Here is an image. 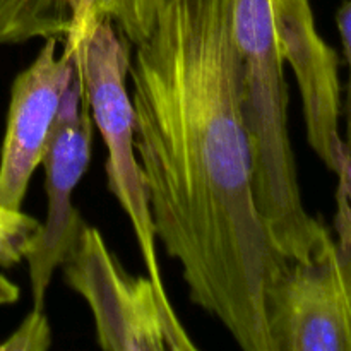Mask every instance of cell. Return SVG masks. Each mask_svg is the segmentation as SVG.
Listing matches in <instances>:
<instances>
[{
  "label": "cell",
  "instance_id": "2",
  "mask_svg": "<svg viewBox=\"0 0 351 351\" xmlns=\"http://www.w3.org/2000/svg\"><path fill=\"white\" fill-rule=\"evenodd\" d=\"M240 58V106L252 153L254 195L274 249L308 261L331 230L308 215L288 129V86L271 0H232Z\"/></svg>",
  "mask_w": 351,
  "mask_h": 351
},
{
  "label": "cell",
  "instance_id": "11",
  "mask_svg": "<svg viewBox=\"0 0 351 351\" xmlns=\"http://www.w3.org/2000/svg\"><path fill=\"white\" fill-rule=\"evenodd\" d=\"M336 177H338V189H336L335 240L343 256L351 263V151H346L343 156Z\"/></svg>",
  "mask_w": 351,
  "mask_h": 351
},
{
  "label": "cell",
  "instance_id": "14",
  "mask_svg": "<svg viewBox=\"0 0 351 351\" xmlns=\"http://www.w3.org/2000/svg\"><path fill=\"white\" fill-rule=\"evenodd\" d=\"M19 287L14 285L9 278L0 274V305L16 304L19 300Z\"/></svg>",
  "mask_w": 351,
  "mask_h": 351
},
{
  "label": "cell",
  "instance_id": "8",
  "mask_svg": "<svg viewBox=\"0 0 351 351\" xmlns=\"http://www.w3.org/2000/svg\"><path fill=\"white\" fill-rule=\"evenodd\" d=\"M278 50L300 88L307 141L319 160L338 173L346 154L339 136L343 115L339 55L315 26L311 0H271Z\"/></svg>",
  "mask_w": 351,
  "mask_h": 351
},
{
  "label": "cell",
  "instance_id": "13",
  "mask_svg": "<svg viewBox=\"0 0 351 351\" xmlns=\"http://www.w3.org/2000/svg\"><path fill=\"white\" fill-rule=\"evenodd\" d=\"M336 24L343 41V51L348 65V81L345 88V99H343V117L346 120V149L351 151V0H345L336 12Z\"/></svg>",
  "mask_w": 351,
  "mask_h": 351
},
{
  "label": "cell",
  "instance_id": "5",
  "mask_svg": "<svg viewBox=\"0 0 351 351\" xmlns=\"http://www.w3.org/2000/svg\"><path fill=\"white\" fill-rule=\"evenodd\" d=\"M273 351H351V263L331 235L266 288Z\"/></svg>",
  "mask_w": 351,
  "mask_h": 351
},
{
  "label": "cell",
  "instance_id": "9",
  "mask_svg": "<svg viewBox=\"0 0 351 351\" xmlns=\"http://www.w3.org/2000/svg\"><path fill=\"white\" fill-rule=\"evenodd\" d=\"M167 0H0V47L33 38L75 41L98 19H110L137 45L149 34Z\"/></svg>",
  "mask_w": 351,
  "mask_h": 351
},
{
  "label": "cell",
  "instance_id": "3",
  "mask_svg": "<svg viewBox=\"0 0 351 351\" xmlns=\"http://www.w3.org/2000/svg\"><path fill=\"white\" fill-rule=\"evenodd\" d=\"M69 43L75 47V64L86 101L108 149L105 165L108 189L129 216L147 278L161 302L171 305L158 263L156 230L136 154V117L127 89L132 45L110 19L95 21L77 40Z\"/></svg>",
  "mask_w": 351,
  "mask_h": 351
},
{
  "label": "cell",
  "instance_id": "1",
  "mask_svg": "<svg viewBox=\"0 0 351 351\" xmlns=\"http://www.w3.org/2000/svg\"><path fill=\"white\" fill-rule=\"evenodd\" d=\"M136 154L189 297L245 351H273L266 288L290 261L254 195L232 0H167L130 53Z\"/></svg>",
  "mask_w": 351,
  "mask_h": 351
},
{
  "label": "cell",
  "instance_id": "6",
  "mask_svg": "<svg viewBox=\"0 0 351 351\" xmlns=\"http://www.w3.org/2000/svg\"><path fill=\"white\" fill-rule=\"evenodd\" d=\"M91 144L93 117L77 71L65 93L41 160L45 167L47 219L41 223L33 249L26 257L33 308L38 311H43L45 297L55 269L60 267L62 261L86 226L81 213L72 204V192L88 170Z\"/></svg>",
  "mask_w": 351,
  "mask_h": 351
},
{
  "label": "cell",
  "instance_id": "10",
  "mask_svg": "<svg viewBox=\"0 0 351 351\" xmlns=\"http://www.w3.org/2000/svg\"><path fill=\"white\" fill-rule=\"evenodd\" d=\"M41 230V223L23 209L0 202V267H12L26 261Z\"/></svg>",
  "mask_w": 351,
  "mask_h": 351
},
{
  "label": "cell",
  "instance_id": "7",
  "mask_svg": "<svg viewBox=\"0 0 351 351\" xmlns=\"http://www.w3.org/2000/svg\"><path fill=\"white\" fill-rule=\"evenodd\" d=\"M47 38L33 64L14 79L0 151V202L23 209L27 185L47 151L62 101L77 72L75 47Z\"/></svg>",
  "mask_w": 351,
  "mask_h": 351
},
{
  "label": "cell",
  "instance_id": "12",
  "mask_svg": "<svg viewBox=\"0 0 351 351\" xmlns=\"http://www.w3.org/2000/svg\"><path fill=\"white\" fill-rule=\"evenodd\" d=\"M51 346V329L43 311L33 308L19 328L0 345V351H45Z\"/></svg>",
  "mask_w": 351,
  "mask_h": 351
},
{
  "label": "cell",
  "instance_id": "4",
  "mask_svg": "<svg viewBox=\"0 0 351 351\" xmlns=\"http://www.w3.org/2000/svg\"><path fill=\"white\" fill-rule=\"evenodd\" d=\"M64 280L88 302L96 341L106 351H194L173 305L161 302L149 278L132 276L101 233L86 225L60 264Z\"/></svg>",
  "mask_w": 351,
  "mask_h": 351
}]
</instances>
